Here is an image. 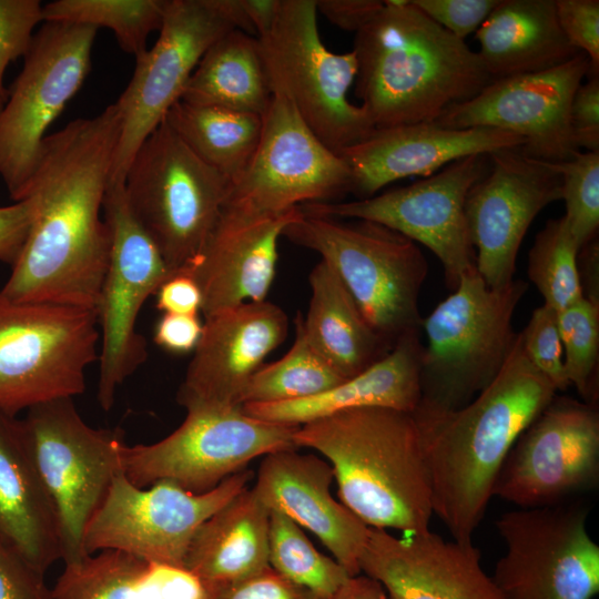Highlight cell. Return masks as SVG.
I'll use <instances>...</instances> for the list:
<instances>
[{
	"label": "cell",
	"mask_w": 599,
	"mask_h": 599,
	"mask_svg": "<svg viewBox=\"0 0 599 599\" xmlns=\"http://www.w3.org/2000/svg\"><path fill=\"white\" fill-rule=\"evenodd\" d=\"M250 32L257 39L265 37L272 29L282 0H240Z\"/></svg>",
	"instance_id": "db71d44e"
},
{
	"label": "cell",
	"mask_w": 599,
	"mask_h": 599,
	"mask_svg": "<svg viewBox=\"0 0 599 599\" xmlns=\"http://www.w3.org/2000/svg\"><path fill=\"white\" fill-rule=\"evenodd\" d=\"M54 599H203L189 571L121 550H102L65 564L52 588Z\"/></svg>",
	"instance_id": "1f68e13d"
},
{
	"label": "cell",
	"mask_w": 599,
	"mask_h": 599,
	"mask_svg": "<svg viewBox=\"0 0 599 599\" xmlns=\"http://www.w3.org/2000/svg\"><path fill=\"white\" fill-rule=\"evenodd\" d=\"M296 449L264 456L252 489L270 510L313 532L352 577L357 576L369 527L332 496L331 464Z\"/></svg>",
	"instance_id": "484cf974"
},
{
	"label": "cell",
	"mask_w": 599,
	"mask_h": 599,
	"mask_svg": "<svg viewBox=\"0 0 599 599\" xmlns=\"http://www.w3.org/2000/svg\"><path fill=\"white\" fill-rule=\"evenodd\" d=\"M473 542L447 541L430 530L398 538L370 528L359 570L388 599H502Z\"/></svg>",
	"instance_id": "603a6c76"
},
{
	"label": "cell",
	"mask_w": 599,
	"mask_h": 599,
	"mask_svg": "<svg viewBox=\"0 0 599 599\" xmlns=\"http://www.w3.org/2000/svg\"><path fill=\"white\" fill-rule=\"evenodd\" d=\"M21 423L59 515L62 560L77 562L88 556L82 546L85 528L122 471L123 432L89 426L73 398L33 406Z\"/></svg>",
	"instance_id": "30bf717a"
},
{
	"label": "cell",
	"mask_w": 599,
	"mask_h": 599,
	"mask_svg": "<svg viewBox=\"0 0 599 599\" xmlns=\"http://www.w3.org/2000/svg\"><path fill=\"white\" fill-rule=\"evenodd\" d=\"M567 379L583 402L598 398L599 307L582 298L558 312Z\"/></svg>",
	"instance_id": "f35d334b"
},
{
	"label": "cell",
	"mask_w": 599,
	"mask_h": 599,
	"mask_svg": "<svg viewBox=\"0 0 599 599\" xmlns=\"http://www.w3.org/2000/svg\"><path fill=\"white\" fill-rule=\"evenodd\" d=\"M476 38L493 80L545 71L580 52L559 26L555 0H500Z\"/></svg>",
	"instance_id": "f1b7e54d"
},
{
	"label": "cell",
	"mask_w": 599,
	"mask_h": 599,
	"mask_svg": "<svg viewBox=\"0 0 599 599\" xmlns=\"http://www.w3.org/2000/svg\"><path fill=\"white\" fill-rule=\"evenodd\" d=\"M0 541L43 573L63 556L59 515L21 419L1 412Z\"/></svg>",
	"instance_id": "4316f807"
},
{
	"label": "cell",
	"mask_w": 599,
	"mask_h": 599,
	"mask_svg": "<svg viewBox=\"0 0 599 599\" xmlns=\"http://www.w3.org/2000/svg\"><path fill=\"white\" fill-rule=\"evenodd\" d=\"M122 183L132 214L171 276L185 272L217 223L231 182L163 121L134 154Z\"/></svg>",
	"instance_id": "52a82bcc"
},
{
	"label": "cell",
	"mask_w": 599,
	"mask_h": 599,
	"mask_svg": "<svg viewBox=\"0 0 599 599\" xmlns=\"http://www.w3.org/2000/svg\"><path fill=\"white\" fill-rule=\"evenodd\" d=\"M268 564L318 599H334L352 577L334 558L319 552L302 527L276 510L270 515Z\"/></svg>",
	"instance_id": "8d00e7d4"
},
{
	"label": "cell",
	"mask_w": 599,
	"mask_h": 599,
	"mask_svg": "<svg viewBox=\"0 0 599 599\" xmlns=\"http://www.w3.org/2000/svg\"><path fill=\"white\" fill-rule=\"evenodd\" d=\"M258 43L272 93L284 95L329 149L339 154L375 130L365 110L348 99L358 70L356 54L325 47L316 0H282L271 31Z\"/></svg>",
	"instance_id": "ba28073f"
},
{
	"label": "cell",
	"mask_w": 599,
	"mask_h": 599,
	"mask_svg": "<svg viewBox=\"0 0 599 599\" xmlns=\"http://www.w3.org/2000/svg\"><path fill=\"white\" fill-rule=\"evenodd\" d=\"M529 362L557 388L566 390L570 384L564 364V348L558 326V312L542 304L534 309L527 326L519 333Z\"/></svg>",
	"instance_id": "60d3db41"
},
{
	"label": "cell",
	"mask_w": 599,
	"mask_h": 599,
	"mask_svg": "<svg viewBox=\"0 0 599 599\" xmlns=\"http://www.w3.org/2000/svg\"><path fill=\"white\" fill-rule=\"evenodd\" d=\"M272 97L258 39L233 29L205 51L180 100L263 116Z\"/></svg>",
	"instance_id": "d6a6232c"
},
{
	"label": "cell",
	"mask_w": 599,
	"mask_h": 599,
	"mask_svg": "<svg viewBox=\"0 0 599 599\" xmlns=\"http://www.w3.org/2000/svg\"><path fill=\"white\" fill-rule=\"evenodd\" d=\"M528 283L489 287L476 267L423 319L427 336L420 370V407H463L486 388L506 363L517 334L516 308Z\"/></svg>",
	"instance_id": "8992f818"
},
{
	"label": "cell",
	"mask_w": 599,
	"mask_h": 599,
	"mask_svg": "<svg viewBox=\"0 0 599 599\" xmlns=\"http://www.w3.org/2000/svg\"><path fill=\"white\" fill-rule=\"evenodd\" d=\"M488 169V154H473L407 186L366 199L302 207L337 219L374 222L426 246L440 261L446 285L454 291L463 275L476 267L465 201Z\"/></svg>",
	"instance_id": "e0dca14e"
},
{
	"label": "cell",
	"mask_w": 599,
	"mask_h": 599,
	"mask_svg": "<svg viewBox=\"0 0 599 599\" xmlns=\"http://www.w3.org/2000/svg\"><path fill=\"white\" fill-rule=\"evenodd\" d=\"M262 119L256 151L231 184L225 204L282 214L306 204L333 202L351 191V173L343 158L315 135L284 95L273 93Z\"/></svg>",
	"instance_id": "d6986e66"
},
{
	"label": "cell",
	"mask_w": 599,
	"mask_h": 599,
	"mask_svg": "<svg viewBox=\"0 0 599 599\" xmlns=\"http://www.w3.org/2000/svg\"><path fill=\"white\" fill-rule=\"evenodd\" d=\"M33 220V204L24 197L0 206V262L11 267L18 261Z\"/></svg>",
	"instance_id": "c3c4849f"
},
{
	"label": "cell",
	"mask_w": 599,
	"mask_h": 599,
	"mask_svg": "<svg viewBox=\"0 0 599 599\" xmlns=\"http://www.w3.org/2000/svg\"><path fill=\"white\" fill-rule=\"evenodd\" d=\"M598 480L596 404L555 396L512 445L493 496L520 508L548 507L596 488Z\"/></svg>",
	"instance_id": "ac0fdd59"
},
{
	"label": "cell",
	"mask_w": 599,
	"mask_h": 599,
	"mask_svg": "<svg viewBox=\"0 0 599 599\" xmlns=\"http://www.w3.org/2000/svg\"><path fill=\"white\" fill-rule=\"evenodd\" d=\"M590 73L579 52L555 68L493 80L473 98L448 108L435 123L448 129L495 128L525 140L530 158L558 163L572 159L577 148L570 126L575 92Z\"/></svg>",
	"instance_id": "ffe728a7"
},
{
	"label": "cell",
	"mask_w": 599,
	"mask_h": 599,
	"mask_svg": "<svg viewBox=\"0 0 599 599\" xmlns=\"http://www.w3.org/2000/svg\"><path fill=\"white\" fill-rule=\"evenodd\" d=\"M0 599H54L44 573L1 541Z\"/></svg>",
	"instance_id": "bcb514c9"
},
{
	"label": "cell",
	"mask_w": 599,
	"mask_h": 599,
	"mask_svg": "<svg viewBox=\"0 0 599 599\" xmlns=\"http://www.w3.org/2000/svg\"><path fill=\"white\" fill-rule=\"evenodd\" d=\"M39 0H0V95L8 94L3 77L10 62L24 57L38 24L43 23Z\"/></svg>",
	"instance_id": "b9f144b4"
},
{
	"label": "cell",
	"mask_w": 599,
	"mask_h": 599,
	"mask_svg": "<svg viewBox=\"0 0 599 599\" xmlns=\"http://www.w3.org/2000/svg\"><path fill=\"white\" fill-rule=\"evenodd\" d=\"M554 164L561 176L564 219L580 248L598 236L599 152H579L570 160Z\"/></svg>",
	"instance_id": "ab89813d"
},
{
	"label": "cell",
	"mask_w": 599,
	"mask_h": 599,
	"mask_svg": "<svg viewBox=\"0 0 599 599\" xmlns=\"http://www.w3.org/2000/svg\"><path fill=\"white\" fill-rule=\"evenodd\" d=\"M233 29L225 0H166L158 40L135 59L132 78L114 103L120 135L111 182H123L134 154L181 99L205 51Z\"/></svg>",
	"instance_id": "9a60e30c"
},
{
	"label": "cell",
	"mask_w": 599,
	"mask_h": 599,
	"mask_svg": "<svg viewBox=\"0 0 599 599\" xmlns=\"http://www.w3.org/2000/svg\"><path fill=\"white\" fill-rule=\"evenodd\" d=\"M103 216L111 248L97 306L101 343L98 400L102 409L110 410L118 388L148 357L145 339L136 329L141 308L171 274L132 214L122 182H110Z\"/></svg>",
	"instance_id": "5bb4252c"
},
{
	"label": "cell",
	"mask_w": 599,
	"mask_h": 599,
	"mask_svg": "<svg viewBox=\"0 0 599 599\" xmlns=\"http://www.w3.org/2000/svg\"><path fill=\"white\" fill-rule=\"evenodd\" d=\"M98 29L44 21L0 112V177L17 202L33 175L47 131L91 69Z\"/></svg>",
	"instance_id": "8fae6325"
},
{
	"label": "cell",
	"mask_w": 599,
	"mask_h": 599,
	"mask_svg": "<svg viewBox=\"0 0 599 599\" xmlns=\"http://www.w3.org/2000/svg\"><path fill=\"white\" fill-rule=\"evenodd\" d=\"M412 2L433 21L464 40L478 30L500 0H412Z\"/></svg>",
	"instance_id": "f6af8a7d"
},
{
	"label": "cell",
	"mask_w": 599,
	"mask_h": 599,
	"mask_svg": "<svg viewBox=\"0 0 599 599\" xmlns=\"http://www.w3.org/2000/svg\"><path fill=\"white\" fill-rule=\"evenodd\" d=\"M166 0H54L43 4V22L57 21L110 29L121 50L135 59L159 31Z\"/></svg>",
	"instance_id": "d590c367"
},
{
	"label": "cell",
	"mask_w": 599,
	"mask_h": 599,
	"mask_svg": "<svg viewBox=\"0 0 599 599\" xmlns=\"http://www.w3.org/2000/svg\"><path fill=\"white\" fill-rule=\"evenodd\" d=\"M577 265L583 298L599 307V243L598 236L579 248Z\"/></svg>",
	"instance_id": "f5cc1de1"
},
{
	"label": "cell",
	"mask_w": 599,
	"mask_h": 599,
	"mask_svg": "<svg viewBox=\"0 0 599 599\" xmlns=\"http://www.w3.org/2000/svg\"><path fill=\"white\" fill-rule=\"evenodd\" d=\"M300 209L283 236L321 255L376 334L393 348L403 335L419 331V295L428 274L419 246L374 222Z\"/></svg>",
	"instance_id": "5b68a950"
},
{
	"label": "cell",
	"mask_w": 599,
	"mask_h": 599,
	"mask_svg": "<svg viewBox=\"0 0 599 599\" xmlns=\"http://www.w3.org/2000/svg\"><path fill=\"white\" fill-rule=\"evenodd\" d=\"M353 51L355 94L375 129L435 122L493 81L478 53L412 0H385Z\"/></svg>",
	"instance_id": "3957f363"
},
{
	"label": "cell",
	"mask_w": 599,
	"mask_h": 599,
	"mask_svg": "<svg viewBox=\"0 0 599 599\" xmlns=\"http://www.w3.org/2000/svg\"><path fill=\"white\" fill-rule=\"evenodd\" d=\"M164 121L209 166L235 182L250 164L262 133L260 115L179 100Z\"/></svg>",
	"instance_id": "836d02e7"
},
{
	"label": "cell",
	"mask_w": 599,
	"mask_h": 599,
	"mask_svg": "<svg viewBox=\"0 0 599 599\" xmlns=\"http://www.w3.org/2000/svg\"><path fill=\"white\" fill-rule=\"evenodd\" d=\"M270 515L246 487L200 526L184 570L203 585H215L237 582L268 568Z\"/></svg>",
	"instance_id": "f546056e"
},
{
	"label": "cell",
	"mask_w": 599,
	"mask_h": 599,
	"mask_svg": "<svg viewBox=\"0 0 599 599\" xmlns=\"http://www.w3.org/2000/svg\"><path fill=\"white\" fill-rule=\"evenodd\" d=\"M525 143L519 135L495 128L448 129L422 122L375 129L339 155L349 169V192L366 199L397 180L427 177L459 159Z\"/></svg>",
	"instance_id": "d4e9b609"
},
{
	"label": "cell",
	"mask_w": 599,
	"mask_h": 599,
	"mask_svg": "<svg viewBox=\"0 0 599 599\" xmlns=\"http://www.w3.org/2000/svg\"><path fill=\"white\" fill-rule=\"evenodd\" d=\"M287 331L286 313L266 300L204 317L177 403L186 410L242 407L247 382L284 342Z\"/></svg>",
	"instance_id": "7402d4cb"
},
{
	"label": "cell",
	"mask_w": 599,
	"mask_h": 599,
	"mask_svg": "<svg viewBox=\"0 0 599 599\" xmlns=\"http://www.w3.org/2000/svg\"><path fill=\"white\" fill-rule=\"evenodd\" d=\"M311 300L301 314L305 337L344 378L386 356L392 347L369 326L334 270L321 260L308 276Z\"/></svg>",
	"instance_id": "4dcf8cb0"
},
{
	"label": "cell",
	"mask_w": 599,
	"mask_h": 599,
	"mask_svg": "<svg viewBox=\"0 0 599 599\" xmlns=\"http://www.w3.org/2000/svg\"><path fill=\"white\" fill-rule=\"evenodd\" d=\"M555 7L564 34L588 57L589 74H599V1L555 0Z\"/></svg>",
	"instance_id": "7bdbcfd3"
},
{
	"label": "cell",
	"mask_w": 599,
	"mask_h": 599,
	"mask_svg": "<svg viewBox=\"0 0 599 599\" xmlns=\"http://www.w3.org/2000/svg\"><path fill=\"white\" fill-rule=\"evenodd\" d=\"M119 135L114 103L47 135L22 197L32 201L33 220L1 296L97 311L111 248L103 202Z\"/></svg>",
	"instance_id": "6da1fadb"
},
{
	"label": "cell",
	"mask_w": 599,
	"mask_h": 599,
	"mask_svg": "<svg viewBox=\"0 0 599 599\" xmlns=\"http://www.w3.org/2000/svg\"><path fill=\"white\" fill-rule=\"evenodd\" d=\"M308 343L302 328L301 313L295 318V339L278 361L262 365L247 382L242 397L244 404H268L312 397L343 380Z\"/></svg>",
	"instance_id": "e575fe53"
},
{
	"label": "cell",
	"mask_w": 599,
	"mask_h": 599,
	"mask_svg": "<svg viewBox=\"0 0 599 599\" xmlns=\"http://www.w3.org/2000/svg\"><path fill=\"white\" fill-rule=\"evenodd\" d=\"M579 247L564 219L548 220L528 253V277L545 304L557 312L583 298L577 256Z\"/></svg>",
	"instance_id": "74e56055"
},
{
	"label": "cell",
	"mask_w": 599,
	"mask_h": 599,
	"mask_svg": "<svg viewBox=\"0 0 599 599\" xmlns=\"http://www.w3.org/2000/svg\"><path fill=\"white\" fill-rule=\"evenodd\" d=\"M570 126L577 148L599 152V74H588L573 94Z\"/></svg>",
	"instance_id": "7dc6e473"
},
{
	"label": "cell",
	"mask_w": 599,
	"mask_h": 599,
	"mask_svg": "<svg viewBox=\"0 0 599 599\" xmlns=\"http://www.w3.org/2000/svg\"><path fill=\"white\" fill-rule=\"evenodd\" d=\"M423 352L419 331L409 332L382 359L326 392L295 400L244 404L242 409L254 418L290 426L358 407L413 413L422 398Z\"/></svg>",
	"instance_id": "83f0119b"
},
{
	"label": "cell",
	"mask_w": 599,
	"mask_h": 599,
	"mask_svg": "<svg viewBox=\"0 0 599 599\" xmlns=\"http://www.w3.org/2000/svg\"><path fill=\"white\" fill-rule=\"evenodd\" d=\"M203 599H318L271 567L237 582L203 585Z\"/></svg>",
	"instance_id": "ee69618b"
},
{
	"label": "cell",
	"mask_w": 599,
	"mask_h": 599,
	"mask_svg": "<svg viewBox=\"0 0 599 599\" xmlns=\"http://www.w3.org/2000/svg\"><path fill=\"white\" fill-rule=\"evenodd\" d=\"M7 98H8V94L0 95V112L2 110L4 102L7 101Z\"/></svg>",
	"instance_id": "9f6ffc18"
},
{
	"label": "cell",
	"mask_w": 599,
	"mask_h": 599,
	"mask_svg": "<svg viewBox=\"0 0 599 599\" xmlns=\"http://www.w3.org/2000/svg\"><path fill=\"white\" fill-rule=\"evenodd\" d=\"M557 392L529 362L518 333L498 375L468 404L448 410L417 406L413 412L433 512L454 540L471 542L509 450Z\"/></svg>",
	"instance_id": "7a4b0ae2"
},
{
	"label": "cell",
	"mask_w": 599,
	"mask_h": 599,
	"mask_svg": "<svg viewBox=\"0 0 599 599\" xmlns=\"http://www.w3.org/2000/svg\"><path fill=\"white\" fill-rule=\"evenodd\" d=\"M334 599H388L384 588L363 575L351 577Z\"/></svg>",
	"instance_id": "11a10c76"
},
{
	"label": "cell",
	"mask_w": 599,
	"mask_h": 599,
	"mask_svg": "<svg viewBox=\"0 0 599 599\" xmlns=\"http://www.w3.org/2000/svg\"><path fill=\"white\" fill-rule=\"evenodd\" d=\"M298 427L254 418L242 407L190 409L165 438L126 445L122 471L140 488L169 480L193 494L207 493L253 459L296 448Z\"/></svg>",
	"instance_id": "7c38bea8"
},
{
	"label": "cell",
	"mask_w": 599,
	"mask_h": 599,
	"mask_svg": "<svg viewBox=\"0 0 599 599\" xmlns=\"http://www.w3.org/2000/svg\"><path fill=\"white\" fill-rule=\"evenodd\" d=\"M581 505L520 508L496 521L506 544L491 579L502 599H592L599 592V546Z\"/></svg>",
	"instance_id": "2e32d148"
},
{
	"label": "cell",
	"mask_w": 599,
	"mask_h": 599,
	"mask_svg": "<svg viewBox=\"0 0 599 599\" xmlns=\"http://www.w3.org/2000/svg\"><path fill=\"white\" fill-rule=\"evenodd\" d=\"M379 0H316L317 12L342 30L358 32L383 8Z\"/></svg>",
	"instance_id": "816d5d0a"
},
{
	"label": "cell",
	"mask_w": 599,
	"mask_h": 599,
	"mask_svg": "<svg viewBox=\"0 0 599 599\" xmlns=\"http://www.w3.org/2000/svg\"><path fill=\"white\" fill-rule=\"evenodd\" d=\"M203 323L199 315L164 313L156 322L153 341L173 354L194 352L202 336Z\"/></svg>",
	"instance_id": "681fc988"
},
{
	"label": "cell",
	"mask_w": 599,
	"mask_h": 599,
	"mask_svg": "<svg viewBox=\"0 0 599 599\" xmlns=\"http://www.w3.org/2000/svg\"><path fill=\"white\" fill-rule=\"evenodd\" d=\"M99 343L95 309L0 295V412L81 395Z\"/></svg>",
	"instance_id": "9c48e42d"
},
{
	"label": "cell",
	"mask_w": 599,
	"mask_h": 599,
	"mask_svg": "<svg viewBox=\"0 0 599 599\" xmlns=\"http://www.w3.org/2000/svg\"><path fill=\"white\" fill-rule=\"evenodd\" d=\"M301 213L264 214L225 204L209 240L183 273L197 283L204 317L265 301L274 281L277 244Z\"/></svg>",
	"instance_id": "cb8c5ba5"
},
{
	"label": "cell",
	"mask_w": 599,
	"mask_h": 599,
	"mask_svg": "<svg viewBox=\"0 0 599 599\" xmlns=\"http://www.w3.org/2000/svg\"><path fill=\"white\" fill-rule=\"evenodd\" d=\"M156 308L167 314L199 315L202 308V293L192 276L177 273L164 281L158 288Z\"/></svg>",
	"instance_id": "f907efd6"
},
{
	"label": "cell",
	"mask_w": 599,
	"mask_h": 599,
	"mask_svg": "<svg viewBox=\"0 0 599 599\" xmlns=\"http://www.w3.org/2000/svg\"><path fill=\"white\" fill-rule=\"evenodd\" d=\"M293 440L327 459L341 502L368 527L429 530L432 488L413 413L347 409L300 426Z\"/></svg>",
	"instance_id": "277c9868"
},
{
	"label": "cell",
	"mask_w": 599,
	"mask_h": 599,
	"mask_svg": "<svg viewBox=\"0 0 599 599\" xmlns=\"http://www.w3.org/2000/svg\"><path fill=\"white\" fill-rule=\"evenodd\" d=\"M253 473L243 469L214 489L193 494L169 480L140 488L119 473L89 521L83 550H121L151 562L182 568L200 526L248 487Z\"/></svg>",
	"instance_id": "4fadbf2b"
},
{
	"label": "cell",
	"mask_w": 599,
	"mask_h": 599,
	"mask_svg": "<svg viewBox=\"0 0 599 599\" xmlns=\"http://www.w3.org/2000/svg\"><path fill=\"white\" fill-rule=\"evenodd\" d=\"M488 172L470 189L465 215L476 270L489 287L514 278L520 244L535 217L561 200L554 163L528 156L521 146L488 154Z\"/></svg>",
	"instance_id": "44dd1931"
}]
</instances>
